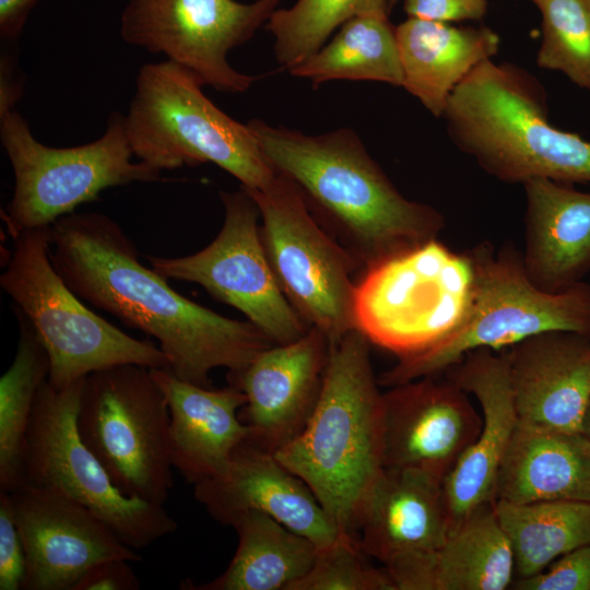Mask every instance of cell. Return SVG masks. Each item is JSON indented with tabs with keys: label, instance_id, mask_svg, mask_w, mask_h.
Masks as SVG:
<instances>
[{
	"label": "cell",
	"instance_id": "cell-1",
	"mask_svg": "<svg viewBox=\"0 0 590 590\" xmlns=\"http://www.w3.org/2000/svg\"><path fill=\"white\" fill-rule=\"evenodd\" d=\"M50 258L81 299L153 338L168 369L187 382L210 388L213 369L239 371L274 345L250 321L222 316L172 288L141 263L133 241L105 214L58 219L50 225Z\"/></svg>",
	"mask_w": 590,
	"mask_h": 590
},
{
	"label": "cell",
	"instance_id": "cell-2",
	"mask_svg": "<svg viewBox=\"0 0 590 590\" xmlns=\"http://www.w3.org/2000/svg\"><path fill=\"white\" fill-rule=\"evenodd\" d=\"M247 125L274 170L296 185L314 216L364 271L445 228L438 210L397 189L353 130L310 135L260 119Z\"/></svg>",
	"mask_w": 590,
	"mask_h": 590
},
{
	"label": "cell",
	"instance_id": "cell-3",
	"mask_svg": "<svg viewBox=\"0 0 590 590\" xmlns=\"http://www.w3.org/2000/svg\"><path fill=\"white\" fill-rule=\"evenodd\" d=\"M357 329L330 343L323 385L306 426L274 452L302 479L340 533L357 540L364 503L384 471V403Z\"/></svg>",
	"mask_w": 590,
	"mask_h": 590
},
{
	"label": "cell",
	"instance_id": "cell-4",
	"mask_svg": "<svg viewBox=\"0 0 590 590\" xmlns=\"http://www.w3.org/2000/svg\"><path fill=\"white\" fill-rule=\"evenodd\" d=\"M547 109L532 74L487 59L452 91L440 118L453 144L500 181L590 184V141L553 126Z\"/></svg>",
	"mask_w": 590,
	"mask_h": 590
},
{
	"label": "cell",
	"instance_id": "cell-5",
	"mask_svg": "<svg viewBox=\"0 0 590 590\" xmlns=\"http://www.w3.org/2000/svg\"><path fill=\"white\" fill-rule=\"evenodd\" d=\"M188 69L165 60L143 64L125 116L127 137L140 162L157 169L213 163L241 187L267 188L276 172L248 127L216 107Z\"/></svg>",
	"mask_w": 590,
	"mask_h": 590
},
{
	"label": "cell",
	"instance_id": "cell-6",
	"mask_svg": "<svg viewBox=\"0 0 590 590\" xmlns=\"http://www.w3.org/2000/svg\"><path fill=\"white\" fill-rule=\"evenodd\" d=\"M469 252L474 267V292L463 323L432 347L399 358L379 376V385L390 388L441 375L471 351L498 352L544 332L567 331L590 339L589 283L550 293L530 281L521 253L511 245L496 251L484 241Z\"/></svg>",
	"mask_w": 590,
	"mask_h": 590
},
{
	"label": "cell",
	"instance_id": "cell-7",
	"mask_svg": "<svg viewBox=\"0 0 590 590\" xmlns=\"http://www.w3.org/2000/svg\"><path fill=\"white\" fill-rule=\"evenodd\" d=\"M1 288L33 327L50 362L48 382L64 389L108 367L168 368L156 343L135 339L91 310L62 280L50 258V226L14 238Z\"/></svg>",
	"mask_w": 590,
	"mask_h": 590
},
{
	"label": "cell",
	"instance_id": "cell-8",
	"mask_svg": "<svg viewBox=\"0 0 590 590\" xmlns=\"http://www.w3.org/2000/svg\"><path fill=\"white\" fill-rule=\"evenodd\" d=\"M474 292L469 250L437 238L365 270L356 284L354 324L399 358L421 353L465 320Z\"/></svg>",
	"mask_w": 590,
	"mask_h": 590
},
{
	"label": "cell",
	"instance_id": "cell-9",
	"mask_svg": "<svg viewBox=\"0 0 590 590\" xmlns=\"http://www.w3.org/2000/svg\"><path fill=\"white\" fill-rule=\"evenodd\" d=\"M0 140L12 166L13 194L2 216L10 235L50 226L110 187L166 180L132 162L125 116L113 113L104 134L87 144L51 148L38 142L14 109L0 114Z\"/></svg>",
	"mask_w": 590,
	"mask_h": 590
},
{
	"label": "cell",
	"instance_id": "cell-10",
	"mask_svg": "<svg viewBox=\"0 0 590 590\" xmlns=\"http://www.w3.org/2000/svg\"><path fill=\"white\" fill-rule=\"evenodd\" d=\"M169 410L151 368L122 364L87 375L76 426L121 493L164 506L174 485Z\"/></svg>",
	"mask_w": 590,
	"mask_h": 590
},
{
	"label": "cell",
	"instance_id": "cell-11",
	"mask_svg": "<svg viewBox=\"0 0 590 590\" xmlns=\"http://www.w3.org/2000/svg\"><path fill=\"white\" fill-rule=\"evenodd\" d=\"M83 380L40 387L26 435L24 482L59 493L90 509L129 547L140 551L177 530L164 506L129 497L85 446L76 426Z\"/></svg>",
	"mask_w": 590,
	"mask_h": 590
},
{
	"label": "cell",
	"instance_id": "cell-12",
	"mask_svg": "<svg viewBox=\"0 0 590 590\" xmlns=\"http://www.w3.org/2000/svg\"><path fill=\"white\" fill-rule=\"evenodd\" d=\"M246 189V188H245ZM261 219V238L283 294L330 343L355 329L357 260L314 216L296 185L276 173L262 190L246 189Z\"/></svg>",
	"mask_w": 590,
	"mask_h": 590
},
{
	"label": "cell",
	"instance_id": "cell-13",
	"mask_svg": "<svg viewBox=\"0 0 590 590\" xmlns=\"http://www.w3.org/2000/svg\"><path fill=\"white\" fill-rule=\"evenodd\" d=\"M224 221L200 251L176 258L148 256L167 280L197 283L211 296L243 312L274 344L302 338L309 326L290 304L272 271L259 225V208L240 186L221 191Z\"/></svg>",
	"mask_w": 590,
	"mask_h": 590
},
{
	"label": "cell",
	"instance_id": "cell-14",
	"mask_svg": "<svg viewBox=\"0 0 590 590\" xmlns=\"http://www.w3.org/2000/svg\"><path fill=\"white\" fill-rule=\"evenodd\" d=\"M278 5L279 0H125L119 33L127 44L188 69L203 85L243 93L257 76L235 70L227 55L268 23Z\"/></svg>",
	"mask_w": 590,
	"mask_h": 590
},
{
	"label": "cell",
	"instance_id": "cell-15",
	"mask_svg": "<svg viewBox=\"0 0 590 590\" xmlns=\"http://www.w3.org/2000/svg\"><path fill=\"white\" fill-rule=\"evenodd\" d=\"M7 493L25 551L22 590H73L101 562L142 558L94 512L59 493L26 483Z\"/></svg>",
	"mask_w": 590,
	"mask_h": 590
},
{
	"label": "cell",
	"instance_id": "cell-16",
	"mask_svg": "<svg viewBox=\"0 0 590 590\" xmlns=\"http://www.w3.org/2000/svg\"><path fill=\"white\" fill-rule=\"evenodd\" d=\"M382 403L384 468L415 470L441 482L483 424L469 393L444 374L390 387Z\"/></svg>",
	"mask_w": 590,
	"mask_h": 590
},
{
	"label": "cell",
	"instance_id": "cell-17",
	"mask_svg": "<svg viewBox=\"0 0 590 590\" xmlns=\"http://www.w3.org/2000/svg\"><path fill=\"white\" fill-rule=\"evenodd\" d=\"M330 341L316 327L299 339L272 345L245 368L228 373V385L246 396L240 420L251 440L275 452L306 426L321 393Z\"/></svg>",
	"mask_w": 590,
	"mask_h": 590
},
{
	"label": "cell",
	"instance_id": "cell-18",
	"mask_svg": "<svg viewBox=\"0 0 590 590\" xmlns=\"http://www.w3.org/2000/svg\"><path fill=\"white\" fill-rule=\"evenodd\" d=\"M477 400L483 424L442 482L450 531L480 507L494 503L500 464L518 426L507 351L477 349L444 373Z\"/></svg>",
	"mask_w": 590,
	"mask_h": 590
},
{
	"label": "cell",
	"instance_id": "cell-19",
	"mask_svg": "<svg viewBox=\"0 0 590 590\" xmlns=\"http://www.w3.org/2000/svg\"><path fill=\"white\" fill-rule=\"evenodd\" d=\"M194 498L223 526L243 512L258 511L312 541L319 548L340 531L309 486L273 452L248 438L223 474L193 485Z\"/></svg>",
	"mask_w": 590,
	"mask_h": 590
},
{
	"label": "cell",
	"instance_id": "cell-20",
	"mask_svg": "<svg viewBox=\"0 0 590 590\" xmlns=\"http://www.w3.org/2000/svg\"><path fill=\"white\" fill-rule=\"evenodd\" d=\"M506 351L518 424L583 433L590 402V339L550 331Z\"/></svg>",
	"mask_w": 590,
	"mask_h": 590
},
{
	"label": "cell",
	"instance_id": "cell-21",
	"mask_svg": "<svg viewBox=\"0 0 590 590\" xmlns=\"http://www.w3.org/2000/svg\"><path fill=\"white\" fill-rule=\"evenodd\" d=\"M151 374L169 410L174 469L192 485L226 472L236 448L252 436L239 417L245 393L232 385L222 389L193 385L168 368H152Z\"/></svg>",
	"mask_w": 590,
	"mask_h": 590
},
{
	"label": "cell",
	"instance_id": "cell-22",
	"mask_svg": "<svg viewBox=\"0 0 590 590\" xmlns=\"http://www.w3.org/2000/svg\"><path fill=\"white\" fill-rule=\"evenodd\" d=\"M384 568L397 590H504L515 578V557L494 503L472 512L437 547Z\"/></svg>",
	"mask_w": 590,
	"mask_h": 590
},
{
	"label": "cell",
	"instance_id": "cell-23",
	"mask_svg": "<svg viewBox=\"0 0 590 590\" xmlns=\"http://www.w3.org/2000/svg\"><path fill=\"white\" fill-rule=\"evenodd\" d=\"M450 532L442 482L424 472L384 469L361 511V548L384 566L439 546Z\"/></svg>",
	"mask_w": 590,
	"mask_h": 590
},
{
	"label": "cell",
	"instance_id": "cell-24",
	"mask_svg": "<svg viewBox=\"0 0 590 590\" xmlns=\"http://www.w3.org/2000/svg\"><path fill=\"white\" fill-rule=\"evenodd\" d=\"M526 273L539 288L559 293L590 272V191L547 178L523 185Z\"/></svg>",
	"mask_w": 590,
	"mask_h": 590
},
{
	"label": "cell",
	"instance_id": "cell-25",
	"mask_svg": "<svg viewBox=\"0 0 590 590\" xmlns=\"http://www.w3.org/2000/svg\"><path fill=\"white\" fill-rule=\"evenodd\" d=\"M402 86L440 118L457 85L480 63L493 59L500 38L485 26L409 17L396 27Z\"/></svg>",
	"mask_w": 590,
	"mask_h": 590
},
{
	"label": "cell",
	"instance_id": "cell-26",
	"mask_svg": "<svg viewBox=\"0 0 590 590\" xmlns=\"http://www.w3.org/2000/svg\"><path fill=\"white\" fill-rule=\"evenodd\" d=\"M495 500L590 503V437L518 424L499 468Z\"/></svg>",
	"mask_w": 590,
	"mask_h": 590
},
{
	"label": "cell",
	"instance_id": "cell-27",
	"mask_svg": "<svg viewBox=\"0 0 590 590\" xmlns=\"http://www.w3.org/2000/svg\"><path fill=\"white\" fill-rule=\"evenodd\" d=\"M238 536L225 571L208 582L185 579V590H291L311 569L319 547L268 515L246 511L231 523Z\"/></svg>",
	"mask_w": 590,
	"mask_h": 590
},
{
	"label": "cell",
	"instance_id": "cell-28",
	"mask_svg": "<svg viewBox=\"0 0 590 590\" xmlns=\"http://www.w3.org/2000/svg\"><path fill=\"white\" fill-rule=\"evenodd\" d=\"M494 508L512 548L516 578L534 575L559 556L590 544L588 502L495 500Z\"/></svg>",
	"mask_w": 590,
	"mask_h": 590
},
{
	"label": "cell",
	"instance_id": "cell-29",
	"mask_svg": "<svg viewBox=\"0 0 590 590\" xmlns=\"http://www.w3.org/2000/svg\"><path fill=\"white\" fill-rule=\"evenodd\" d=\"M310 58L291 69L312 84L331 80H369L402 86L403 70L396 26L388 16H355Z\"/></svg>",
	"mask_w": 590,
	"mask_h": 590
},
{
	"label": "cell",
	"instance_id": "cell-30",
	"mask_svg": "<svg viewBox=\"0 0 590 590\" xmlns=\"http://www.w3.org/2000/svg\"><path fill=\"white\" fill-rule=\"evenodd\" d=\"M19 323L15 356L0 379V491L24 482L26 435L40 387L48 380V354L25 316L14 308Z\"/></svg>",
	"mask_w": 590,
	"mask_h": 590
},
{
	"label": "cell",
	"instance_id": "cell-31",
	"mask_svg": "<svg viewBox=\"0 0 590 590\" xmlns=\"http://www.w3.org/2000/svg\"><path fill=\"white\" fill-rule=\"evenodd\" d=\"M388 0H297L276 9L267 23L278 63L288 71L315 55L329 35L361 15L388 16Z\"/></svg>",
	"mask_w": 590,
	"mask_h": 590
},
{
	"label": "cell",
	"instance_id": "cell-32",
	"mask_svg": "<svg viewBox=\"0 0 590 590\" xmlns=\"http://www.w3.org/2000/svg\"><path fill=\"white\" fill-rule=\"evenodd\" d=\"M541 14L540 68L590 92V0H532Z\"/></svg>",
	"mask_w": 590,
	"mask_h": 590
},
{
	"label": "cell",
	"instance_id": "cell-33",
	"mask_svg": "<svg viewBox=\"0 0 590 590\" xmlns=\"http://www.w3.org/2000/svg\"><path fill=\"white\" fill-rule=\"evenodd\" d=\"M367 556L355 538L340 533L318 550L311 569L291 590H397L388 571Z\"/></svg>",
	"mask_w": 590,
	"mask_h": 590
},
{
	"label": "cell",
	"instance_id": "cell-34",
	"mask_svg": "<svg viewBox=\"0 0 590 590\" xmlns=\"http://www.w3.org/2000/svg\"><path fill=\"white\" fill-rule=\"evenodd\" d=\"M516 590H590V544L577 547L539 573L516 578Z\"/></svg>",
	"mask_w": 590,
	"mask_h": 590
},
{
	"label": "cell",
	"instance_id": "cell-35",
	"mask_svg": "<svg viewBox=\"0 0 590 590\" xmlns=\"http://www.w3.org/2000/svg\"><path fill=\"white\" fill-rule=\"evenodd\" d=\"M25 551L7 492L0 491V590H20L25 577Z\"/></svg>",
	"mask_w": 590,
	"mask_h": 590
},
{
	"label": "cell",
	"instance_id": "cell-36",
	"mask_svg": "<svg viewBox=\"0 0 590 590\" xmlns=\"http://www.w3.org/2000/svg\"><path fill=\"white\" fill-rule=\"evenodd\" d=\"M409 17L435 22L481 20L487 11L486 0H403Z\"/></svg>",
	"mask_w": 590,
	"mask_h": 590
},
{
	"label": "cell",
	"instance_id": "cell-37",
	"mask_svg": "<svg viewBox=\"0 0 590 590\" xmlns=\"http://www.w3.org/2000/svg\"><path fill=\"white\" fill-rule=\"evenodd\" d=\"M130 562L113 558L88 569L73 590H138L140 581Z\"/></svg>",
	"mask_w": 590,
	"mask_h": 590
},
{
	"label": "cell",
	"instance_id": "cell-38",
	"mask_svg": "<svg viewBox=\"0 0 590 590\" xmlns=\"http://www.w3.org/2000/svg\"><path fill=\"white\" fill-rule=\"evenodd\" d=\"M38 0H0V36L2 40L15 42L26 19Z\"/></svg>",
	"mask_w": 590,
	"mask_h": 590
},
{
	"label": "cell",
	"instance_id": "cell-39",
	"mask_svg": "<svg viewBox=\"0 0 590 590\" xmlns=\"http://www.w3.org/2000/svg\"><path fill=\"white\" fill-rule=\"evenodd\" d=\"M0 114L14 109V104L22 94V85L16 81L15 64L8 56L1 57L0 66Z\"/></svg>",
	"mask_w": 590,
	"mask_h": 590
},
{
	"label": "cell",
	"instance_id": "cell-40",
	"mask_svg": "<svg viewBox=\"0 0 590 590\" xmlns=\"http://www.w3.org/2000/svg\"><path fill=\"white\" fill-rule=\"evenodd\" d=\"M583 433L590 437V402L583 422Z\"/></svg>",
	"mask_w": 590,
	"mask_h": 590
},
{
	"label": "cell",
	"instance_id": "cell-41",
	"mask_svg": "<svg viewBox=\"0 0 590 590\" xmlns=\"http://www.w3.org/2000/svg\"><path fill=\"white\" fill-rule=\"evenodd\" d=\"M398 1L399 0H388L389 9L391 10L398 3Z\"/></svg>",
	"mask_w": 590,
	"mask_h": 590
},
{
	"label": "cell",
	"instance_id": "cell-42",
	"mask_svg": "<svg viewBox=\"0 0 590 590\" xmlns=\"http://www.w3.org/2000/svg\"><path fill=\"white\" fill-rule=\"evenodd\" d=\"M532 1V0H531Z\"/></svg>",
	"mask_w": 590,
	"mask_h": 590
}]
</instances>
